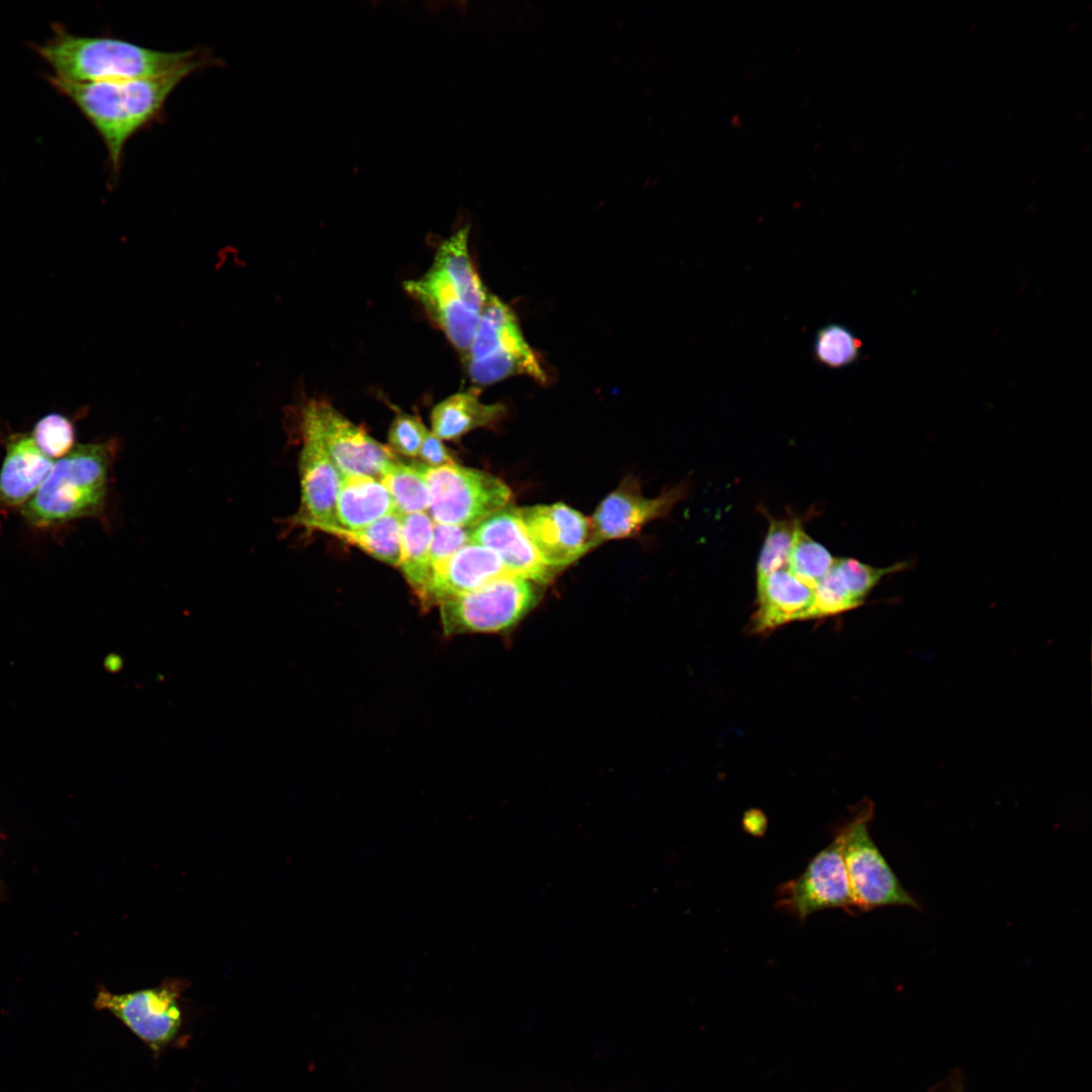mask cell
<instances>
[{"mask_svg":"<svg viewBox=\"0 0 1092 1092\" xmlns=\"http://www.w3.org/2000/svg\"><path fill=\"white\" fill-rule=\"evenodd\" d=\"M873 816V802L862 801L838 831L855 911L867 912L886 906L920 908L871 837Z\"/></svg>","mask_w":1092,"mask_h":1092,"instance_id":"52a82bcc","label":"cell"},{"mask_svg":"<svg viewBox=\"0 0 1092 1092\" xmlns=\"http://www.w3.org/2000/svg\"><path fill=\"white\" fill-rule=\"evenodd\" d=\"M3 444L0 469V515L21 510L36 493L54 465L27 433H11Z\"/></svg>","mask_w":1092,"mask_h":1092,"instance_id":"e0dca14e","label":"cell"},{"mask_svg":"<svg viewBox=\"0 0 1092 1092\" xmlns=\"http://www.w3.org/2000/svg\"><path fill=\"white\" fill-rule=\"evenodd\" d=\"M414 465L427 482L429 516L435 523L472 529L511 500L510 487L485 471L456 462L440 467Z\"/></svg>","mask_w":1092,"mask_h":1092,"instance_id":"ba28073f","label":"cell"},{"mask_svg":"<svg viewBox=\"0 0 1092 1092\" xmlns=\"http://www.w3.org/2000/svg\"><path fill=\"white\" fill-rule=\"evenodd\" d=\"M400 522L401 515L394 512L362 528L345 529L340 526H331L321 531L360 548L384 563L398 566Z\"/></svg>","mask_w":1092,"mask_h":1092,"instance_id":"603a6c76","label":"cell"},{"mask_svg":"<svg viewBox=\"0 0 1092 1092\" xmlns=\"http://www.w3.org/2000/svg\"><path fill=\"white\" fill-rule=\"evenodd\" d=\"M518 513L541 560L555 572L594 549L589 520L562 503L518 508Z\"/></svg>","mask_w":1092,"mask_h":1092,"instance_id":"7c38bea8","label":"cell"},{"mask_svg":"<svg viewBox=\"0 0 1092 1092\" xmlns=\"http://www.w3.org/2000/svg\"><path fill=\"white\" fill-rule=\"evenodd\" d=\"M114 440L75 446L58 459L36 493L20 510L30 527L49 529L93 518L105 522Z\"/></svg>","mask_w":1092,"mask_h":1092,"instance_id":"277c9868","label":"cell"},{"mask_svg":"<svg viewBox=\"0 0 1092 1092\" xmlns=\"http://www.w3.org/2000/svg\"><path fill=\"white\" fill-rule=\"evenodd\" d=\"M834 558L820 543L812 539L798 521L791 545L787 570L799 581L815 589L832 565Z\"/></svg>","mask_w":1092,"mask_h":1092,"instance_id":"d4e9b609","label":"cell"},{"mask_svg":"<svg viewBox=\"0 0 1092 1092\" xmlns=\"http://www.w3.org/2000/svg\"><path fill=\"white\" fill-rule=\"evenodd\" d=\"M468 237L469 226L460 228L439 246L428 271L403 284L461 356L488 296L471 260Z\"/></svg>","mask_w":1092,"mask_h":1092,"instance_id":"7a4b0ae2","label":"cell"},{"mask_svg":"<svg viewBox=\"0 0 1092 1092\" xmlns=\"http://www.w3.org/2000/svg\"><path fill=\"white\" fill-rule=\"evenodd\" d=\"M756 609L751 630L766 632L784 624L813 619L814 590L799 581L787 569H779L756 583Z\"/></svg>","mask_w":1092,"mask_h":1092,"instance_id":"d6986e66","label":"cell"},{"mask_svg":"<svg viewBox=\"0 0 1092 1092\" xmlns=\"http://www.w3.org/2000/svg\"><path fill=\"white\" fill-rule=\"evenodd\" d=\"M470 531V528L433 523L430 549L431 580L463 546L469 543Z\"/></svg>","mask_w":1092,"mask_h":1092,"instance_id":"f1b7e54d","label":"cell"},{"mask_svg":"<svg viewBox=\"0 0 1092 1092\" xmlns=\"http://www.w3.org/2000/svg\"><path fill=\"white\" fill-rule=\"evenodd\" d=\"M475 387L490 385L514 375L540 383L548 378L538 356L527 343L513 309L488 293L468 350L461 356Z\"/></svg>","mask_w":1092,"mask_h":1092,"instance_id":"5b68a950","label":"cell"},{"mask_svg":"<svg viewBox=\"0 0 1092 1092\" xmlns=\"http://www.w3.org/2000/svg\"><path fill=\"white\" fill-rule=\"evenodd\" d=\"M744 830L754 836H761L766 830L767 819L765 815L756 809L747 811L743 817Z\"/></svg>","mask_w":1092,"mask_h":1092,"instance_id":"1f68e13d","label":"cell"},{"mask_svg":"<svg viewBox=\"0 0 1092 1092\" xmlns=\"http://www.w3.org/2000/svg\"><path fill=\"white\" fill-rule=\"evenodd\" d=\"M428 429L416 416L398 412L388 431L389 449L399 454L416 457Z\"/></svg>","mask_w":1092,"mask_h":1092,"instance_id":"f546056e","label":"cell"},{"mask_svg":"<svg viewBox=\"0 0 1092 1092\" xmlns=\"http://www.w3.org/2000/svg\"><path fill=\"white\" fill-rule=\"evenodd\" d=\"M392 497L383 483L362 475L342 476L336 504L340 527L358 529L394 513Z\"/></svg>","mask_w":1092,"mask_h":1092,"instance_id":"44dd1931","label":"cell"},{"mask_svg":"<svg viewBox=\"0 0 1092 1092\" xmlns=\"http://www.w3.org/2000/svg\"><path fill=\"white\" fill-rule=\"evenodd\" d=\"M433 520L427 513L401 515L398 567L421 602L431 580Z\"/></svg>","mask_w":1092,"mask_h":1092,"instance_id":"7402d4cb","label":"cell"},{"mask_svg":"<svg viewBox=\"0 0 1092 1092\" xmlns=\"http://www.w3.org/2000/svg\"><path fill=\"white\" fill-rule=\"evenodd\" d=\"M514 574L496 553L490 549L468 543L463 546L435 575L420 602L430 609L443 602L472 592L496 578Z\"/></svg>","mask_w":1092,"mask_h":1092,"instance_id":"ac0fdd59","label":"cell"},{"mask_svg":"<svg viewBox=\"0 0 1092 1092\" xmlns=\"http://www.w3.org/2000/svg\"><path fill=\"white\" fill-rule=\"evenodd\" d=\"M379 480L389 491L398 514L426 513L429 510V488L414 464L395 459L385 468Z\"/></svg>","mask_w":1092,"mask_h":1092,"instance_id":"cb8c5ba5","label":"cell"},{"mask_svg":"<svg viewBox=\"0 0 1092 1092\" xmlns=\"http://www.w3.org/2000/svg\"><path fill=\"white\" fill-rule=\"evenodd\" d=\"M480 392V388L474 386L435 405L431 414L432 432L441 440L454 441L472 430L498 423L507 413L506 406L481 402Z\"/></svg>","mask_w":1092,"mask_h":1092,"instance_id":"ffe728a7","label":"cell"},{"mask_svg":"<svg viewBox=\"0 0 1092 1092\" xmlns=\"http://www.w3.org/2000/svg\"><path fill=\"white\" fill-rule=\"evenodd\" d=\"M776 907L802 921L824 909H842L850 915L856 913L839 832L811 858L801 875L779 886Z\"/></svg>","mask_w":1092,"mask_h":1092,"instance_id":"30bf717a","label":"cell"},{"mask_svg":"<svg viewBox=\"0 0 1092 1092\" xmlns=\"http://www.w3.org/2000/svg\"><path fill=\"white\" fill-rule=\"evenodd\" d=\"M301 449L298 459L300 505L289 526L321 531L339 526L336 504L342 475L330 458L318 435L300 422Z\"/></svg>","mask_w":1092,"mask_h":1092,"instance_id":"4fadbf2b","label":"cell"},{"mask_svg":"<svg viewBox=\"0 0 1092 1092\" xmlns=\"http://www.w3.org/2000/svg\"><path fill=\"white\" fill-rule=\"evenodd\" d=\"M798 520L769 518V525L756 567V583L779 569H787Z\"/></svg>","mask_w":1092,"mask_h":1092,"instance_id":"4316f807","label":"cell"},{"mask_svg":"<svg viewBox=\"0 0 1092 1092\" xmlns=\"http://www.w3.org/2000/svg\"><path fill=\"white\" fill-rule=\"evenodd\" d=\"M300 422L318 435L342 476L380 479L385 468L396 459L388 447L378 443L326 400L306 402L301 410Z\"/></svg>","mask_w":1092,"mask_h":1092,"instance_id":"8fae6325","label":"cell"},{"mask_svg":"<svg viewBox=\"0 0 1092 1092\" xmlns=\"http://www.w3.org/2000/svg\"><path fill=\"white\" fill-rule=\"evenodd\" d=\"M36 51L55 77L80 83L162 75L205 57L195 50L168 52L121 38L75 35L59 26Z\"/></svg>","mask_w":1092,"mask_h":1092,"instance_id":"3957f363","label":"cell"},{"mask_svg":"<svg viewBox=\"0 0 1092 1092\" xmlns=\"http://www.w3.org/2000/svg\"><path fill=\"white\" fill-rule=\"evenodd\" d=\"M30 436L40 452L52 460L64 457L75 447L73 422L58 413L38 420Z\"/></svg>","mask_w":1092,"mask_h":1092,"instance_id":"83f0119b","label":"cell"},{"mask_svg":"<svg viewBox=\"0 0 1092 1092\" xmlns=\"http://www.w3.org/2000/svg\"><path fill=\"white\" fill-rule=\"evenodd\" d=\"M432 431L427 432L418 456L430 467H440L455 463L452 454Z\"/></svg>","mask_w":1092,"mask_h":1092,"instance_id":"4dcf8cb0","label":"cell"},{"mask_svg":"<svg viewBox=\"0 0 1092 1092\" xmlns=\"http://www.w3.org/2000/svg\"><path fill=\"white\" fill-rule=\"evenodd\" d=\"M907 564L901 561L875 567L854 558H834L814 589V618L834 616L859 607L884 576L904 570Z\"/></svg>","mask_w":1092,"mask_h":1092,"instance_id":"2e32d148","label":"cell"},{"mask_svg":"<svg viewBox=\"0 0 1092 1092\" xmlns=\"http://www.w3.org/2000/svg\"><path fill=\"white\" fill-rule=\"evenodd\" d=\"M950 1092H963V1091H962V1086H961V1084L959 1085V1087H958V1088H956L954 1086H952V1089H951V1091H950Z\"/></svg>","mask_w":1092,"mask_h":1092,"instance_id":"d6a6232c","label":"cell"},{"mask_svg":"<svg viewBox=\"0 0 1092 1092\" xmlns=\"http://www.w3.org/2000/svg\"><path fill=\"white\" fill-rule=\"evenodd\" d=\"M542 585L509 574L439 605L443 633L502 634L511 631L539 603Z\"/></svg>","mask_w":1092,"mask_h":1092,"instance_id":"8992f818","label":"cell"},{"mask_svg":"<svg viewBox=\"0 0 1092 1092\" xmlns=\"http://www.w3.org/2000/svg\"><path fill=\"white\" fill-rule=\"evenodd\" d=\"M862 343L847 327L831 323L815 334L813 355L816 362L830 369L844 368L856 362Z\"/></svg>","mask_w":1092,"mask_h":1092,"instance_id":"484cf974","label":"cell"},{"mask_svg":"<svg viewBox=\"0 0 1092 1092\" xmlns=\"http://www.w3.org/2000/svg\"><path fill=\"white\" fill-rule=\"evenodd\" d=\"M185 987L186 982L178 979L120 994L102 987L93 1004L97 1010L113 1014L153 1053L160 1054L178 1037L182 1028L180 998Z\"/></svg>","mask_w":1092,"mask_h":1092,"instance_id":"9c48e42d","label":"cell"},{"mask_svg":"<svg viewBox=\"0 0 1092 1092\" xmlns=\"http://www.w3.org/2000/svg\"><path fill=\"white\" fill-rule=\"evenodd\" d=\"M469 542L490 549L514 574L541 585L557 573L543 563L526 534L518 508L510 505L473 527Z\"/></svg>","mask_w":1092,"mask_h":1092,"instance_id":"9a60e30c","label":"cell"},{"mask_svg":"<svg viewBox=\"0 0 1092 1092\" xmlns=\"http://www.w3.org/2000/svg\"><path fill=\"white\" fill-rule=\"evenodd\" d=\"M685 492L680 485L656 497H646L634 478H625L600 503L589 520L593 548L638 535L648 523L667 515Z\"/></svg>","mask_w":1092,"mask_h":1092,"instance_id":"5bb4252c","label":"cell"},{"mask_svg":"<svg viewBox=\"0 0 1092 1092\" xmlns=\"http://www.w3.org/2000/svg\"><path fill=\"white\" fill-rule=\"evenodd\" d=\"M209 65V57L175 71L143 78L97 82L50 81L70 98L102 139L114 172L120 170L126 143L155 121L177 86L195 71Z\"/></svg>","mask_w":1092,"mask_h":1092,"instance_id":"6da1fadb","label":"cell"}]
</instances>
